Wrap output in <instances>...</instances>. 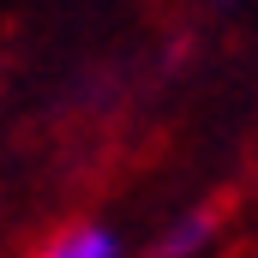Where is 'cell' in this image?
I'll use <instances>...</instances> for the list:
<instances>
[{"label":"cell","mask_w":258,"mask_h":258,"mask_svg":"<svg viewBox=\"0 0 258 258\" xmlns=\"http://www.w3.org/2000/svg\"><path fill=\"white\" fill-rule=\"evenodd\" d=\"M36 258H126V240L108 222H66L60 234L42 240Z\"/></svg>","instance_id":"1"},{"label":"cell","mask_w":258,"mask_h":258,"mask_svg":"<svg viewBox=\"0 0 258 258\" xmlns=\"http://www.w3.org/2000/svg\"><path fill=\"white\" fill-rule=\"evenodd\" d=\"M216 240V216L210 210H180L156 228L150 240V258H204V246Z\"/></svg>","instance_id":"2"},{"label":"cell","mask_w":258,"mask_h":258,"mask_svg":"<svg viewBox=\"0 0 258 258\" xmlns=\"http://www.w3.org/2000/svg\"><path fill=\"white\" fill-rule=\"evenodd\" d=\"M216 6H240V0H216Z\"/></svg>","instance_id":"3"}]
</instances>
